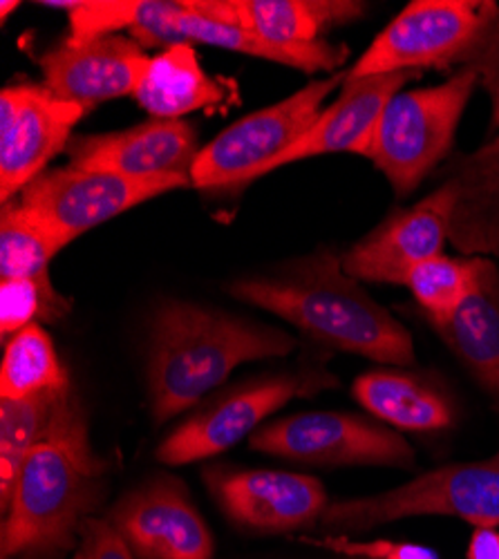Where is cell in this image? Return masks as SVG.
<instances>
[{
    "instance_id": "cell-13",
    "label": "cell",
    "mask_w": 499,
    "mask_h": 559,
    "mask_svg": "<svg viewBox=\"0 0 499 559\" xmlns=\"http://www.w3.org/2000/svg\"><path fill=\"white\" fill-rule=\"evenodd\" d=\"M140 559H213V535L187 486L164 475L134 488L108 520Z\"/></svg>"
},
{
    "instance_id": "cell-34",
    "label": "cell",
    "mask_w": 499,
    "mask_h": 559,
    "mask_svg": "<svg viewBox=\"0 0 499 559\" xmlns=\"http://www.w3.org/2000/svg\"><path fill=\"white\" fill-rule=\"evenodd\" d=\"M343 559H352V557H343Z\"/></svg>"
},
{
    "instance_id": "cell-29",
    "label": "cell",
    "mask_w": 499,
    "mask_h": 559,
    "mask_svg": "<svg viewBox=\"0 0 499 559\" xmlns=\"http://www.w3.org/2000/svg\"><path fill=\"white\" fill-rule=\"evenodd\" d=\"M302 542L325 548L341 557H352V559H437L432 550L417 544H405V542H388V539L356 542L345 535H332L323 539H302Z\"/></svg>"
},
{
    "instance_id": "cell-11",
    "label": "cell",
    "mask_w": 499,
    "mask_h": 559,
    "mask_svg": "<svg viewBox=\"0 0 499 559\" xmlns=\"http://www.w3.org/2000/svg\"><path fill=\"white\" fill-rule=\"evenodd\" d=\"M85 108L59 99L45 85L19 83L0 95V200L12 202L68 148Z\"/></svg>"
},
{
    "instance_id": "cell-14",
    "label": "cell",
    "mask_w": 499,
    "mask_h": 559,
    "mask_svg": "<svg viewBox=\"0 0 499 559\" xmlns=\"http://www.w3.org/2000/svg\"><path fill=\"white\" fill-rule=\"evenodd\" d=\"M455 200V183L448 179L413 209L392 213L343 255L345 273L368 283L405 285L417 264L441 255L450 240Z\"/></svg>"
},
{
    "instance_id": "cell-23",
    "label": "cell",
    "mask_w": 499,
    "mask_h": 559,
    "mask_svg": "<svg viewBox=\"0 0 499 559\" xmlns=\"http://www.w3.org/2000/svg\"><path fill=\"white\" fill-rule=\"evenodd\" d=\"M134 99L153 119H181L224 102L226 92L202 70L191 43H175L151 59Z\"/></svg>"
},
{
    "instance_id": "cell-27",
    "label": "cell",
    "mask_w": 499,
    "mask_h": 559,
    "mask_svg": "<svg viewBox=\"0 0 499 559\" xmlns=\"http://www.w3.org/2000/svg\"><path fill=\"white\" fill-rule=\"evenodd\" d=\"M479 262L482 258L455 260L441 253L417 264L407 275L405 287H411L432 328L445 322L471 296L479 275Z\"/></svg>"
},
{
    "instance_id": "cell-22",
    "label": "cell",
    "mask_w": 499,
    "mask_h": 559,
    "mask_svg": "<svg viewBox=\"0 0 499 559\" xmlns=\"http://www.w3.org/2000/svg\"><path fill=\"white\" fill-rule=\"evenodd\" d=\"M352 394L372 416L401 430L432 432L455 421L450 399L426 377L377 369L358 377Z\"/></svg>"
},
{
    "instance_id": "cell-33",
    "label": "cell",
    "mask_w": 499,
    "mask_h": 559,
    "mask_svg": "<svg viewBox=\"0 0 499 559\" xmlns=\"http://www.w3.org/2000/svg\"><path fill=\"white\" fill-rule=\"evenodd\" d=\"M19 8V3L14 0V3H10V0H5V3H0V21H8V16H10V12H14Z\"/></svg>"
},
{
    "instance_id": "cell-3",
    "label": "cell",
    "mask_w": 499,
    "mask_h": 559,
    "mask_svg": "<svg viewBox=\"0 0 499 559\" xmlns=\"http://www.w3.org/2000/svg\"><path fill=\"white\" fill-rule=\"evenodd\" d=\"M294 336L219 309L170 300L151 322L148 399L157 424L179 416L245 362L285 356Z\"/></svg>"
},
{
    "instance_id": "cell-2",
    "label": "cell",
    "mask_w": 499,
    "mask_h": 559,
    "mask_svg": "<svg viewBox=\"0 0 499 559\" xmlns=\"http://www.w3.org/2000/svg\"><path fill=\"white\" fill-rule=\"evenodd\" d=\"M106 461L90 445L85 414L74 396L16 477L3 524V559H63L102 497Z\"/></svg>"
},
{
    "instance_id": "cell-9",
    "label": "cell",
    "mask_w": 499,
    "mask_h": 559,
    "mask_svg": "<svg viewBox=\"0 0 499 559\" xmlns=\"http://www.w3.org/2000/svg\"><path fill=\"white\" fill-rule=\"evenodd\" d=\"M253 450L292 461L325 465H399L415 463V450L403 437L368 418L341 412L296 414L256 430Z\"/></svg>"
},
{
    "instance_id": "cell-31",
    "label": "cell",
    "mask_w": 499,
    "mask_h": 559,
    "mask_svg": "<svg viewBox=\"0 0 499 559\" xmlns=\"http://www.w3.org/2000/svg\"><path fill=\"white\" fill-rule=\"evenodd\" d=\"M74 559H134V552L110 522L90 518L81 528Z\"/></svg>"
},
{
    "instance_id": "cell-24",
    "label": "cell",
    "mask_w": 499,
    "mask_h": 559,
    "mask_svg": "<svg viewBox=\"0 0 499 559\" xmlns=\"http://www.w3.org/2000/svg\"><path fill=\"white\" fill-rule=\"evenodd\" d=\"M74 399L72 390H52L0 403V501L10 503L16 477L29 452L50 437Z\"/></svg>"
},
{
    "instance_id": "cell-28",
    "label": "cell",
    "mask_w": 499,
    "mask_h": 559,
    "mask_svg": "<svg viewBox=\"0 0 499 559\" xmlns=\"http://www.w3.org/2000/svg\"><path fill=\"white\" fill-rule=\"evenodd\" d=\"M70 302L55 289L50 273L0 283V336L12 338L21 330L66 316Z\"/></svg>"
},
{
    "instance_id": "cell-4",
    "label": "cell",
    "mask_w": 499,
    "mask_h": 559,
    "mask_svg": "<svg viewBox=\"0 0 499 559\" xmlns=\"http://www.w3.org/2000/svg\"><path fill=\"white\" fill-rule=\"evenodd\" d=\"M477 83V74L462 68L441 85L396 92L385 104L366 157L396 195H411L450 153Z\"/></svg>"
},
{
    "instance_id": "cell-20",
    "label": "cell",
    "mask_w": 499,
    "mask_h": 559,
    "mask_svg": "<svg viewBox=\"0 0 499 559\" xmlns=\"http://www.w3.org/2000/svg\"><path fill=\"white\" fill-rule=\"evenodd\" d=\"M458 200L450 240L464 253H499V136L450 170Z\"/></svg>"
},
{
    "instance_id": "cell-16",
    "label": "cell",
    "mask_w": 499,
    "mask_h": 559,
    "mask_svg": "<svg viewBox=\"0 0 499 559\" xmlns=\"http://www.w3.org/2000/svg\"><path fill=\"white\" fill-rule=\"evenodd\" d=\"M204 481L226 518L262 533L319 524L330 506L325 486L298 473L213 468Z\"/></svg>"
},
{
    "instance_id": "cell-15",
    "label": "cell",
    "mask_w": 499,
    "mask_h": 559,
    "mask_svg": "<svg viewBox=\"0 0 499 559\" xmlns=\"http://www.w3.org/2000/svg\"><path fill=\"white\" fill-rule=\"evenodd\" d=\"M38 63L52 95L90 110L104 102L134 97L151 59L138 40L110 34L81 40L68 36Z\"/></svg>"
},
{
    "instance_id": "cell-32",
    "label": "cell",
    "mask_w": 499,
    "mask_h": 559,
    "mask_svg": "<svg viewBox=\"0 0 499 559\" xmlns=\"http://www.w3.org/2000/svg\"><path fill=\"white\" fill-rule=\"evenodd\" d=\"M468 559H499V531L490 526L475 528L468 544Z\"/></svg>"
},
{
    "instance_id": "cell-30",
    "label": "cell",
    "mask_w": 499,
    "mask_h": 559,
    "mask_svg": "<svg viewBox=\"0 0 499 559\" xmlns=\"http://www.w3.org/2000/svg\"><path fill=\"white\" fill-rule=\"evenodd\" d=\"M462 68H471L488 92L492 106V123L499 128V12L468 55Z\"/></svg>"
},
{
    "instance_id": "cell-25",
    "label": "cell",
    "mask_w": 499,
    "mask_h": 559,
    "mask_svg": "<svg viewBox=\"0 0 499 559\" xmlns=\"http://www.w3.org/2000/svg\"><path fill=\"white\" fill-rule=\"evenodd\" d=\"M68 388V371L50 334L38 322L8 341L0 367V399H27Z\"/></svg>"
},
{
    "instance_id": "cell-18",
    "label": "cell",
    "mask_w": 499,
    "mask_h": 559,
    "mask_svg": "<svg viewBox=\"0 0 499 559\" xmlns=\"http://www.w3.org/2000/svg\"><path fill=\"white\" fill-rule=\"evenodd\" d=\"M419 76L421 72H392L366 79H345L336 102L321 112L287 153L266 164L260 177L294 162L330 153H354L366 157L385 104L407 81Z\"/></svg>"
},
{
    "instance_id": "cell-1",
    "label": "cell",
    "mask_w": 499,
    "mask_h": 559,
    "mask_svg": "<svg viewBox=\"0 0 499 559\" xmlns=\"http://www.w3.org/2000/svg\"><path fill=\"white\" fill-rule=\"evenodd\" d=\"M229 292L328 347L385 365H415L413 336L345 273L343 258L328 249L266 275L236 280Z\"/></svg>"
},
{
    "instance_id": "cell-8",
    "label": "cell",
    "mask_w": 499,
    "mask_h": 559,
    "mask_svg": "<svg viewBox=\"0 0 499 559\" xmlns=\"http://www.w3.org/2000/svg\"><path fill=\"white\" fill-rule=\"evenodd\" d=\"M187 186H193L191 177H128L68 166L45 170L21 193L19 204L72 242L138 204Z\"/></svg>"
},
{
    "instance_id": "cell-7",
    "label": "cell",
    "mask_w": 499,
    "mask_h": 559,
    "mask_svg": "<svg viewBox=\"0 0 499 559\" xmlns=\"http://www.w3.org/2000/svg\"><path fill=\"white\" fill-rule=\"evenodd\" d=\"M343 74L316 79L285 102L247 115L211 144H206L191 168L195 189H226L260 177L266 164L287 153L321 117L325 99L338 87Z\"/></svg>"
},
{
    "instance_id": "cell-5",
    "label": "cell",
    "mask_w": 499,
    "mask_h": 559,
    "mask_svg": "<svg viewBox=\"0 0 499 559\" xmlns=\"http://www.w3.org/2000/svg\"><path fill=\"white\" fill-rule=\"evenodd\" d=\"M417 515H452L475 528H497L499 452L488 461L445 465L379 495L330 503L319 524L334 533H360Z\"/></svg>"
},
{
    "instance_id": "cell-6",
    "label": "cell",
    "mask_w": 499,
    "mask_h": 559,
    "mask_svg": "<svg viewBox=\"0 0 499 559\" xmlns=\"http://www.w3.org/2000/svg\"><path fill=\"white\" fill-rule=\"evenodd\" d=\"M497 12L492 0H415L372 40L347 79L464 66Z\"/></svg>"
},
{
    "instance_id": "cell-26",
    "label": "cell",
    "mask_w": 499,
    "mask_h": 559,
    "mask_svg": "<svg viewBox=\"0 0 499 559\" xmlns=\"http://www.w3.org/2000/svg\"><path fill=\"white\" fill-rule=\"evenodd\" d=\"M70 240L43 222L19 200L3 204L0 217V275L3 280L38 277L50 273V262Z\"/></svg>"
},
{
    "instance_id": "cell-17",
    "label": "cell",
    "mask_w": 499,
    "mask_h": 559,
    "mask_svg": "<svg viewBox=\"0 0 499 559\" xmlns=\"http://www.w3.org/2000/svg\"><path fill=\"white\" fill-rule=\"evenodd\" d=\"M202 148L195 128L181 119H151L128 130L72 136L70 166L128 177H191Z\"/></svg>"
},
{
    "instance_id": "cell-12",
    "label": "cell",
    "mask_w": 499,
    "mask_h": 559,
    "mask_svg": "<svg viewBox=\"0 0 499 559\" xmlns=\"http://www.w3.org/2000/svg\"><path fill=\"white\" fill-rule=\"evenodd\" d=\"M130 34L142 45H170L175 43H204L240 55H251L274 63H283L302 72L334 70L347 59L345 45L325 40L307 45L271 43L245 27L219 23L202 16L191 0H134Z\"/></svg>"
},
{
    "instance_id": "cell-21",
    "label": "cell",
    "mask_w": 499,
    "mask_h": 559,
    "mask_svg": "<svg viewBox=\"0 0 499 559\" xmlns=\"http://www.w3.org/2000/svg\"><path fill=\"white\" fill-rule=\"evenodd\" d=\"M435 330L473 377L499 394V271L490 260L482 258L475 289Z\"/></svg>"
},
{
    "instance_id": "cell-19",
    "label": "cell",
    "mask_w": 499,
    "mask_h": 559,
    "mask_svg": "<svg viewBox=\"0 0 499 559\" xmlns=\"http://www.w3.org/2000/svg\"><path fill=\"white\" fill-rule=\"evenodd\" d=\"M206 19L245 27L271 43L307 45L356 21L366 5L352 0H191Z\"/></svg>"
},
{
    "instance_id": "cell-10",
    "label": "cell",
    "mask_w": 499,
    "mask_h": 559,
    "mask_svg": "<svg viewBox=\"0 0 499 559\" xmlns=\"http://www.w3.org/2000/svg\"><path fill=\"white\" fill-rule=\"evenodd\" d=\"M338 381L323 371L316 374L274 377L238 388L195 412L157 448L166 465H187L229 450L251 435L264 418L276 414L296 396L334 388Z\"/></svg>"
}]
</instances>
